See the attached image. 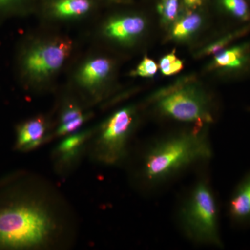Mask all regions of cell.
<instances>
[{
    "instance_id": "ffe728a7",
    "label": "cell",
    "mask_w": 250,
    "mask_h": 250,
    "mask_svg": "<svg viewBox=\"0 0 250 250\" xmlns=\"http://www.w3.org/2000/svg\"><path fill=\"white\" fill-rule=\"evenodd\" d=\"M240 32L235 33V34H231L223 38L221 40H219L214 43L212 44L205 48V50L202 51V53L205 55H208V54H216L218 52H221L224 50L225 46L228 45L229 42H231V41L236 37V36L239 35Z\"/></svg>"
},
{
    "instance_id": "52a82bcc",
    "label": "cell",
    "mask_w": 250,
    "mask_h": 250,
    "mask_svg": "<svg viewBox=\"0 0 250 250\" xmlns=\"http://www.w3.org/2000/svg\"><path fill=\"white\" fill-rule=\"evenodd\" d=\"M94 130H80L62 138L54 147L52 160L54 170L60 176H66L75 170L87 154L88 143Z\"/></svg>"
},
{
    "instance_id": "6da1fadb",
    "label": "cell",
    "mask_w": 250,
    "mask_h": 250,
    "mask_svg": "<svg viewBox=\"0 0 250 250\" xmlns=\"http://www.w3.org/2000/svg\"><path fill=\"white\" fill-rule=\"evenodd\" d=\"M213 156L208 126H192L148 141L130 156V180L139 192L154 193Z\"/></svg>"
},
{
    "instance_id": "ac0fdd59",
    "label": "cell",
    "mask_w": 250,
    "mask_h": 250,
    "mask_svg": "<svg viewBox=\"0 0 250 250\" xmlns=\"http://www.w3.org/2000/svg\"><path fill=\"white\" fill-rule=\"evenodd\" d=\"M221 3L234 17L243 21L249 19V8L246 0H221Z\"/></svg>"
},
{
    "instance_id": "44dd1931",
    "label": "cell",
    "mask_w": 250,
    "mask_h": 250,
    "mask_svg": "<svg viewBox=\"0 0 250 250\" xmlns=\"http://www.w3.org/2000/svg\"><path fill=\"white\" fill-rule=\"evenodd\" d=\"M23 1L24 0H0V14L17 9Z\"/></svg>"
},
{
    "instance_id": "277c9868",
    "label": "cell",
    "mask_w": 250,
    "mask_h": 250,
    "mask_svg": "<svg viewBox=\"0 0 250 250\" xmlns=\"http://www.w3.org/2000/svg\"><path fill=\"white\" fill-rule=\"evenodd\" d=\"M136 128L135 108L126 106L118 110L94 130L87 155L100 165L111 167L126 164L132 152Z\"/></svg>"
},
{
    "instance_id": "e0dca14e",
    "label": "cell",
    "mask_w": 250,
    "mask_h": 250,
    "mask_svg": "<svg viewBox=\"0 0 250 250\" xmlns=\"http://www.w3.org/2000/svg\"><path fill=\"white\" fill-rule=\"evenodd\" d=\"M157 9L163 23L170 24L177 20L178 16L179 0H161Z\"/></svg>"
},
{
    "instance_id": "5b68a950",
    "label": "cell",
    "mask_w": 250,
    "mask_h": 250,
    "mask_svg": "<svg viewBox=\"0 0 250 250\" xmlns=\"http://www.w3.org/2000/svg\"><path fill=\"white\" fill-rule=\"evenodd\" d=\"M155 109L164 118L192 126H208L214 120L209 98L192 87H180L161 94L156 98Z\"/></svg>"
},
{
    "instance_id": "d6986e66",
    "label": "cell",
    "mask_w": 250,
    "mask_h": 250,
    "mask_svg": "<svg viewBox=\"0 0 250 250\" xmlns=\"http://www.w3.org/2000/svg\"><path fill=\"white\" fill-rule=\"evenodd\" d=\"M158 66L152 59L145 57L134 72V75L142 77H152L157 72Z\"/></svg>"
},
{
    "instance_id": "30bf717a",
    "label": "cell",
    "mask_w": 250,
    "mask_h": 250,
    "mask_svg": "<svg viewBox=\"0 0 250 250\" xmlns=\"http://www.w3.org/2000/svg\"><path fill=\"white\" fill-rule=\"evenodd\" d=\"M146 21L137 16H124L111 20L105 27L106 35L121 42L132 41L144 31Z\"/></svg>"
},
{
    "instance_id": "ba28073f",
    "label": "cell",
    "mask_w": 250,
    "mask_h": 250,
    "mask_svg": "<svg viewBox=\"0 0 250 250\" xmlns=\"http://www.w3.org/2000/svg\"><path fill=\"white\" fill-rule=\"evenodd\" d=\"M50 131V125L44 117H34L27 120L18 126L16 148L22 152L37 149L54 137V133Z\"/></svg>"
},
{
    "instance_id": "9c48e42d",
    "label": "cell",
    "mask_w": 250,
    "mask_h": 250,
    "mask_svg": "<svg viewBox=\"0 0 250 250\" xmlns=\"http://www.w3.org/2000/svg\"><path fill=\"white\" fill-rule=\"evenodd\" d=\"M228 214L235 226L250 225V171L243 176L229 199Z\"/></svg>"
},
{
    "instance_id": "8fae6325",
    "label": "cell",
    "mask_w": 250,
    "mask_h": 250,
    "mask_svg": "<svg viewBox=\"0 0 250 250\" xmlns=\"http://www.w3.org/2000/svg\"><path fill=\"white\" fill-rule=\"evenodd\" d=\"M89 118L88 113L76 104H67L62 108L59 117V125L54 131V137L62 138L80 131L81 128Z\"/></svg>"
},
{
    "instance_id": "7402d4cb",
    "label": "cell",
    "mask_w": 250,
    "mask_h": 250,
    "mask_svg": "<svg viewBox=\"0 0 250 250\" xmlns=\"http://www.w3.org/2000/svg\"><path fill=\"white\" fill-rule=\"evenodd\" d=\"M204 0H184V4L190 9H197L203 4Z\"/></svg>"
},
{
    "instance_id": "3957f363",
    "label": "cell",
    "mask_w": 250,
    "mask_h": 250,
    "mask_svg": "<svg viewBox=\"0 0 250 250\" xmlns=\"http://www.w3.org/2000/svg\"><path fill=\"white\" fill-rule=\"evenodd\" d=\"M179 232L197 246L222 249L220 207L208 174H199L179 198L174 210Z\"/></svg>"
},
{
    "instance_id": "9a60e30c",
    "label": "cell",
    "mask_w": 250,
    "mask_h": 250,
    "mask_svg": "<svg viewBox=\"0 0 250 250\" xmlns=\"http://www.w3.org/2000/svg\"><path fill=\"white\" fill-rule=\"evenodd\" d=\"M91 6L90 0H57L52 4V10L59 17H77L88 13Z\"/></svg>"
},
{
    "instance_id": "5bb4252c",
    "label": "cell",
    "mask_w": 250,
    "mask_h": 250,
    "mask_svg": "<svg viewBox=\"0 0 250 250\" xmlns=\"http://www.w3.org/2000/svg\"><path fill=\"white\" fill-rule=\"evenodd\" d=\"M202 24V18L195 12H188L182 17L177 18L172 27V39L184 41L189 39L199 30Z\"/></svg>"
},
{
    "instance_id": "2e32d148",
    "label": "cell",
    "mask_w": 250,
    "mask_h": 250,
    "mask_svg": "<svg viewBox=\"0 0 250 250\" xmlns=\"http://www.w3.org/2000/svg\"><path fill=\"white\" fill-rule=\"evenodd\" d=\"M159 67L163 75L171 76L182 71L184 62L177 57L174 52L167 54L161 59Z\"/></svg>"
},
{
    "instance_id": "8992f818",
    "label": "cell",
    "mask_w": 250,
    "mask_h": 250,
    "mask_svg": "<svg viewBox=\"0 0 250 250\" xmlns=\"http://www.w3.org/2000/svg\"><path fill=\"white\" fill-rule=\"evenodd\" d=\"M71 50L66 41H54L34 46L27 49L20 59V69L23 76L31 80H40L59 70Z\"/></svg>"
},
{
    "instance_id": "4fadbf2b",
    "label": "cell",
    "mask_w": 250,
    "mask_h": 250,
    "mask_svg": "<svg viewBox=\"0 0 250 250\" xmlns=\"http://www.w3.org/2000/svg\"><path fill=\"white\" fill-rule=\"evenodd\" d=\"M248 52L249 50L247 45L235 46L229 49H224L215 54L213 66L225 70L241 68L248 62Z\"/></svg>"
},
{
    "instance_id": "7a4b0ae2",
    "label": "cell",
    "mask_w": 250,
    "mask_h": 250,
    "mask_svg": "<svg viewBox=\"0 0 250 250\" xmlns=\"http://www.w3.org/2000/svg\"><path fill=\"white\" fill-rule=\"evenodd\" d=\"M45 191L0 208V248L49 250L60 247L67 220L55 199Z\"/></svg>"
},
{
    "instance_id": "7c38bea8",
    "label": "cell",
    "mask_w": 250,
    "mask_h": 250,
    "mask_svg": "<svg viewBox=\"0 0 250 250\" xmlns=\"http://www.w3.org/2000/svg\"><path fill=\"white\" fill-rule=\"evenodd\" d=\"M111 62L106 58H97L90 61L82 67L79 74L81 84L92 88L101 83L111 70Z\"/></svg>"
}]
</instances>
